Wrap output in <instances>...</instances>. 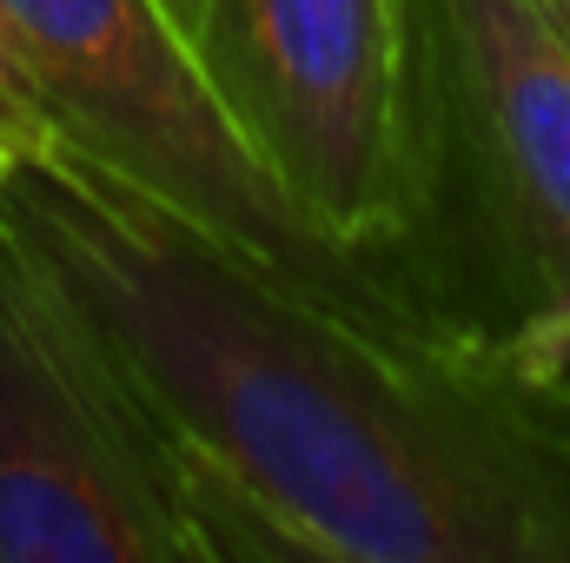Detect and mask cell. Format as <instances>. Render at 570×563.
<instances>
[{"mask_svg":"<svg viewBox=\"0 0 570 563\" xmlns=\"http://www.w3.org/2000/svg\"><path fill=\"white\" fill-rule=\"evenodd\" d=\"M53 140H60V134H53L47 93H40V80H33V67H27V53H20V40H13L7 0H0V179H7L20 159L47 152Z\"/></svg>","mask_w":570,"mask_h":563,"instance_id":"6","label":"cell"},{"mask_svg":"<svg viewBox=\"0 0 570 563\" xmlns=\"http://www.w3.org/2000/svg\"><path fill=\"white\" fill-rule=\"evenodd\" d=\"M7 20L47 93L53 146L134 179L193 226L352 312L425 325L372 259L332 246L292 213L199 80L166 0H7Z\"/></svg>","mask_w":570,"mask_h":563,"instance_id":"3","label":"cell"},{"mask_svg":"<svg viewBox=\"0 0 570 563\" xmlns=\"http://www.w3.org/2000/svg\"><path fill=\"white\" fill-rule=\"evenodd\" d=\"M173 27L292 213L379 266L399 213L405 0H173Z\"/></svg>","mask_w":570,"mask_h":563,"instance_id":"5","label":"cell"},{"mask_svg":"<svg viewBox=\"0 0 570 563\" xmlns=\"http://www.w3.org/2000/svg\"><path fill=\"white\" fill-rule=\"evenodd\" d=\"M538 7H544V13H551V27H558V33H564V47H570V0H538Z\"/></svg>","mask_w":570,"mask_h":563,"instance_id":"7","label":"cell"},{"mask_svg":"<svg viewBox=\"0 0 570 563\" xmlns=\"http://www.w3.org/2000/svg\"><path fill=\"white\" fill-rule=\"evenodd\" d=\"M166 13H173V0H166Z\"/></svg>","mask_w":570,"mask_h":563,"instance_id":"9","label":"cell"},{"mask_svg":"<svg viewBox=\"0 0 570 563\" xmlns=\"http://www.w3.org/2000/svg\"><path fill=\"white\" fill-rule=\"evenodd\" d=\"M0 563H219L179 451L7 219Z\"/></svg>","mask_w":570,"mask_h":563,"instance_id":"4","label":"cell"},{"mask_svg":"<svg viewBox=\"0 0 570 563\" xmlns=\"http://www.w3.org/2000/svg\"><path fill=\"white\" fill-rule=\"evenodd\" d=\"M385 285L558 378L570 318V47L538 0H405Z\"/></svg>","mask_w":570,"mask_h":563,"instance_id":"2","label":"cell"},{"mask_svg":"<svg viewBox=\"0 0 570 563\" xmlns=\"http://www.w3.org/2000/svg\"><path fill=\"white\" fill-rule=\"evenodd\" d=\"M558 378H570V318H564V345H558Z\"/></svg>","mask_w":570,"mask_h":563,"instance_id":"8","label":"cell"},{"mask_svg":"<svg viewBox=\"0 0 570 563\" xmlns=\"http://www.w3.org/2000/svg\"><path fill=\"white\" fill-rule=\"evenodd\" d=\"M0 219L159 418L219 563H570V378L352 312L67 146Z\"/></svg>","mask_w":570,"mask_h":563,"instance_id":"1","label":"cell"}]
</instances>
